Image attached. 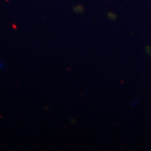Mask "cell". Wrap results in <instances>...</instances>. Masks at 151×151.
Returning a JSON list of instances; mask_svg holds the SVG:
<instances>
[{
    "label": "cell",
    "mask_w": 151,
    "mask_h": 151,
    "mask_svg": "<svg viewBox=\"0 0 151 151\" xmlns=\"http://www.w3.org/2000/svg\"><path fill=\"white\" fill-rule=\"evenodd\" d=\"M73 10L75 11L76 14H83V12H84V8H83L82 5H77L73 7Z\"/></svg>",
    "instance_id": "6da1fadb"
},
{
    "label": "cell",
    "mask_w": 151,
    "mask_h": 151,
    "mask_svg": "<svg viewBox=\"0 0 151 151\" xmlns=\"http://www.w3.org/2000/svg\"><path fill=\"white\" fill-rule=\"evenodd\" d=\"M108 17L111 20H115L116 19V15H114L113 12H108Z\"/></svg>",
    "instance_id": "7a4b0ae2"
},
{
    "label": "cell",
    "mask_w": 151,
    "mask_h": 151,
    "mask_svg": "<svg viewBox=\"0 0 151 151\" xmlns=\"http://www.w3.org/2000/svg\"><path fill=\"white\" fill-rule=\"evenodd\" d=\"M146 52L151 56V47H147V48H146Z\"/></svg>",
    "instance_id": "3957f363"
}]
</instances>
